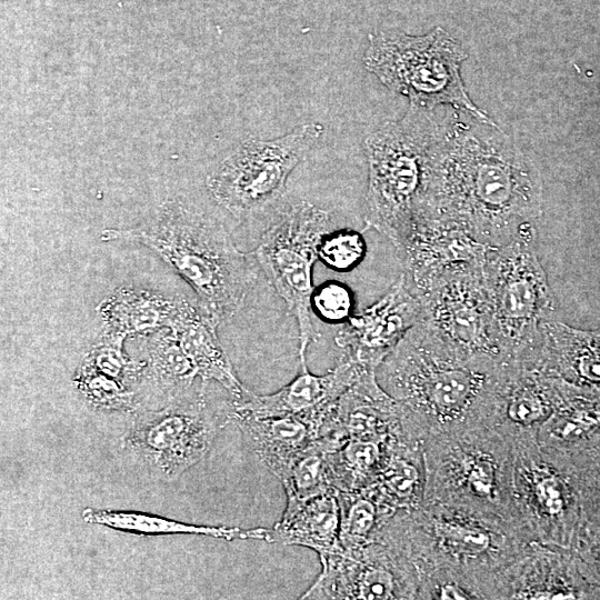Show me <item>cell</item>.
Segmentation results:
<instances>
[{"label": "cell", "instance_id": "obj_29", "mask_svg": "<svg viewBox=\"0 0 600 600\" xmlns=\"http://www.w3.org/2000/svg\"><path fill=\"white\" fill-rule=\"evenodd\" d=\"M340 509V543L352 553L373 542L398 512L368 486L359 490L337 491Z\"/></svg>", "mask_w": 600, "mask_h": 600}, {"label": "cell", "instance_id": "obj_8", "mask_svg": "<svg viewBox=\"0 0 600 600\" xmlns=\"http://www.w3.org/2000/svg\"><path fill=\"white\" fill-rule=\"evenodd\" d=\"M468 58L462 43L441 27L422 36L380 31L368 36L362 62L409 107L436 110L446 106L490 120L470 98L461 68Z\"/></svg>", "mask_w": 600, "mask_h": 600}, {"label": "cell", "instance_id": "obj_16", "mask_svg": "<svg viewBox=\"0 0 600 600\" xmlns=\"http://www.w3.org/2000/svg\"><path fill=\"white\" fill-rule=\"evenodd\" d=\"M422 319L421 301L401 273L380 299L343 323L334 342L342 350V357L366 370L377 371Z\"/></svg>", "mask_w": 600, "mask_h": 600}, {"label": "cell", "instance_id": "obj_7", "mask_svg": "<svg viewBox=\"0 0 600 600\" xmlns=\"http://www.w3.org/2000/svg\"><path fill=\"white\" fill-rule=\"evenodd\" d=\"M536 238L534 222L523 224L510 241L491 248L482 266L493 337L507 364L540 358L541 326L556 311Z\"/></svg>", "mask_w": 600, "mask_h": 600}, {"label": "cell", "instance_id": "obj_6", "mask_svg": "<svg viewBox=\"0 0 600 600\" xmlns=\"http://www.w3.org/2000/svg\"><path fill=\"white\" fill-rule=\"evenodd\" d=\"M422 503L453 506L520 528L512 501L513 448L494 429L482 427L433 438L422 446Z\"/></svg>", "mask_w": 600, "mask_h": 600}, {"label": "cell", "instance_id": "obj_37", "mask_svg": "<svg viewBox=\"0 0 600 600\" xmlns=\"http://www.w3.org/2000/svg\"><path fill=\"white\" fill-rule=\"evenodd\" d=\"M310 304L311 311L322 321L344 323L353 314L354 297L346 283L329 280L314 287Z\"/></svg>", "mask_w": 600, "mask_h": 600}, {"label": "cell", "instance_id": "obj_26", "mask_svg": "<svg viewBox=\"0 0 600 600\" xmlns=\"http://www.w3.org/2000/svg\"><path fill=\"white\" fill-rule=\"evenodd\" d=\"M176 307V297L133 286H123L96 307L102 322V334L126 340L150 336L168 328Z\"/></svg>", "mask_w": 600, "mask_h": 600}, {"label": "cell", "instance_id": "obj_36", "mask_svg": "<svg viewBox=\"0 0 600 600\" xmlns=\"http://www.w3.org/2000/svg\"><path fill=\"white\" fill-rule=\"evenodd\" d=\"M570 550L582 577L600 589V521L581 512Z\"/></svg>", "mask_w": 600, "mask_h": 600}, {"label": "cell", "instance_id": "obj_1", "mask_svg": "<svg viewBox=\"0 0 600 600\" xmlns=\"http://www.w3.org/2000/svg\"><path fill=\"white\" fill-rule=\"evenodd\" d=\"M542 203L539 168L494 120L453 108L440 116L420 211L449 217L499 247L534 222Z\"/></svg>", "mask_w": 600, "mask_h": 600}, {"label": "cell", "instance_id": "obj_22", "mask_svg": "<svg viewBox=\"0 0 600 600\" xmlns=\"http://www.w3.org/2000/svg\"><path fill=\"white\" fill-rule=\"evenodd\" d=\"M220 321L197 299L176 297V307L169 323L183 352L207 384L216 381L233 398H240L247 388L237 377L233 367L219 340L217 328Z\"/></svg>", "mask_w": 600, "mask_h": 600}, {"label": "cell", "instance_id": "obj_17", "mask_svg": "<svg viewBox=\"0 0 600 600\" xmlns=\"http://www.w3.org/2000/svg\"><path fill=\"white\" fill-rule=\"evenodd\" d=\"M494 599H600L577 568L570 549L532 541L497 576Z\"/></svg>", "mask_w": 600, "mask_h": 600}, {"label": "cell", "instance_id": "obj_34", "mask_svg": "<svg viewBox=\"0 0 600 600\" xmlns=\"http://www.w3.org/2000/svg\"><path fill=\"white\" fill-rule=\"evenodd\" d=\"M367 244L361 232L353 229L327 231L318 247V259L328 268L348 272L364 258Z\"/></svg>", "mask_w": 600, "mask_h": 600}, {"label": "cell", "instance_id": "obj_18", "mask_svg": "<svg viewBox=\"0 0 600 600\" xmlns=\"http://www.w3.org/2000/svg\"><path fill=\"white\" fill-rule=\"evenodd\" d=\"M366 370L341 356L336 367L323 374L311 373L307 362L287 386L270 394L250 390L226 406L230 422L241 417H282L326 412Z\"/></svg>", "mask_w": 600, "mask_h": 600}, {"label": "cell", "instance_id": "obj_12", "mask_svg": "<svg viewBox=\"0 0 600 600\" xmlns=\"http://www.w3.org/2000/svg\"><path fill=\"white\" fill-rule=\"evenodd\" d=\"M206 384L170 399L160 410L136 414L124 446L166 479L179 477L209 452L220 428L230 422L226 407L213 411Z\"/></svg>", "mask_w": 600, "mask_h": 600}, {"label": "cell", "instance_id": "obj_20", "mask_svg": "<svg viewBox=\"0 0 600 600\" xmlns=\"http://www.w3.org/2000/svg\"><path fill=\"white\" fill-rule=\"evenodd\" d=\"M327 434L362 441L404 437L398 403L376 371H364L338 399L326 421Z\"/></svg>", "mask_w": 600, "mask_h": 600}, {"label": "cell", "instance_id": "obj_38", "mask_svg": "<svg viewBox=\"0 0 600 600\" xmlns=\"http://www.w3.org/2000/svg\"><path fill=\"white\" fill-rule=\"evenodd\" d=\"M579 490L582 514L600 521V446L572 458Z\"/></svg>", "mask_w": 600, "mask_h": 600}, {"label": "cell", "instance_id": "obj_9", "mask_svg": "<svg viewBox=\"0 0 600 600\" xmlns=\"http://www.w3.org/2000/svg\"><path fill=\"white\" fill-rule=\"evenodd\" d=\"M329 213L309 202L294 204L261 237L253 257L297 322L299 362L320 334L311 319L312 269L322 236L329 231Z\"/></svg>", "mask_w": 600, "mask_h": 600}, {"label": "cell", "instance_id": "obj_15", "mask_svg": "<svg viewBox=\"0 0 600 600\" xmlns=\"http://www.w3.org/2000/svg\"><path fill=\"white\" fill-rule=\"evenodd\" d=\"M491 248L494 247L480 242L460 222L421 210L397 251L402 273L416 293L446 274L483 264Z\"/></svg>", "mask_w": 600, "mask_h": 600}, {"label": "cell", "instance_id": "obj_4", "mask_svg": "<svg viewBox=\"0 0 600 600\" xmlns=\"http://www.w3.org/2000/svg\"><path fill=\"white\" fill-rule=\"evenodd\" d=\"M100 238L152 250L220 323L240 310L257 280L254 257L240 251L222 224L176 200L163 203L148 221L106 229Z\"/></svg>", "mask_w": 600, "mask_h": 600}, {"label": "cell", "instance_id": "obj_30", "mask_svg": "<svg viewBox=\"0 0 600 600\" xmlns=\"http://www.w3.org/2000/svg\"><path fill=\"white\" fill-rule=\"evenodd\" d=\"M342 442L332 434L320 437L290 460L276 476L287 500L302 501L336 490L329 452Z\"/></svg>", "mask_w": 600, "mask_h": 600}, {"label": "cell", "instance_id": "obj_2", "mask_svg": "<svg viewBox=\"0 0 600 600\" xmlns=\"http://www.w3.org/2000/svg\"><path fill=\"white\" fill-rule=\"evenodd\" d=\"M509 366L461 350L422 319L376 374L398 403L406 439L422 447L437 437L490 428Z\"/></svg>", "mask_w": 600, "mask_h": 600}, {"label": "cell", "instance_id": "obj_24", "mask_svg": "<svg viewBox=\"0 0 600 600\" xmlns=\"http://www.w3.org/2000/svg\"><path fill=\"white\" fill-rule=\"evenodd\" d=\"M264 541L301 546L318 554L344 553L340 543V509L337 491L307 500H287L282 518L266 529Z\"/></svg>", "mask_w": 600, "mask_h": 600}, {"label": "cell", "instance_id": "obj_31", "mask_svg": "<svg viewBox=\"0 0 600 600\" xmlns=\"http://www.w3.org/2000/svg\"><path fill=\"white\" fill-rule=\"evenodd\" d=\"M146 376L169 400L193 391L198 371L169 328L148 339Z\"/></svg>", "mask_w": 600, "mask_h": 600}, {"label": "cell", "instance_id": "obj_35", "mask_svg": "<svg viewBox=\"0 0 600 600\" xmlns=\"http://www.w3.org/2000/svg\"><path fill=\"white\" fill-rule=\"evenodd\" d=\"M123 340L101 333L83 358L97 370L127 383L143 373L146 361H136L123 352Z\"/></svg>", "mask_w": 600, "mask_h": 600}, {"label": "cell", "instance_id": "obj_10", "mask_svg": "<svg viewBox=\"0 0 600 600\" xmlns=\"http://www.w3.org/2000/svg\"><path fill=\"white\" fill-rule=\"evenodd\" d=\"M323 132L321 123L311 121L273 139L243 141L208 176L211 196L234 217L272 206L283 196L291 172Z\"/></svg>", "mask_w": 600, "mask_h": 600}, {"label": "cell", "instance_id": "obj_5", "mask_svg": "<svg viewBox=\"0 0 600 600\" xmlns=\"http://www.w3.org/2000/svg\"><path fill=\"white\" fill-rule=\"evenodd\" d=\"M440 116L409 107L363 140L368 167L364 221L396 249L408 238L427 192L430 150Z\"/></svg>", "mask_w": 600, "mask_h": 600}, {"label": "cell", "instance_id": "obj_23", "mask_svg": "<svg viewBox=\"0 0 600 600\" xmlns=\"http://www.w3.org/2000/svg\"><path fill=\"white\" fill-rule=\"evenodd\" d=\"M333 408V407H332ZM326 412L282 417H241L237 423L259 460L277 476L300 451L323 436Z\"/></svg>", "mask_w": 600, "mask_h": 600}, {"label": "cell", "instance_id": "obj_11", "mask_svg": "<svg viewBox=\"0 0 600 600\" xmlns=\"http://www.w3.org/2000/svg\"><path fill=\"white\" fill-rule=\"evenodd\" d=\"M512 448L518 524L533 541L570 549L582 512L572 458L543 451L538 440Z\"/></svg>", "mask_w": 600, "mask_h": 600}, {"label": "cell", "instance_id": "obj_13", "mask_svg": "<svg viewBox=\"0 0 600 600\" xmlns=\"http://www.w3.org/2000/svg\"><path fill=\"white\" fill-rule=\"evenodd\" d=\"M319 557L321 572L300 599H418L414 569L380 540L352 553Z\"/></svg>", "mask_w": 600, "mask_h": 600}, {"label": "cell", "instance_id": "obj_32", "mask_svg": "<svg viewBox=\"0 0 600 600\" xmlns=\"http://www.w3.org/2000/svg\"><path fill=\"white\" fill-rule=\"evenodd\" d=\"M404 439V437L383 441L344 439L340 447L329 452L334 489L351 491L370 486L392 449Z\"/></svg>", "mask_w": 600, "mask_h": 600}, {"label": "cell", "instance_id": "obj_3", "mask_svg": "<svg viewBox=\"0 0 600 600\" xmlns=\"http://www.w3.org/2000/svg\"><path fill=\"white\" fill-rule=\"evenodd\" d=\"M379 539L413 567L419 586L434 571L450 570L472 580L482 599H494L498 573L533 541L512 522L441 503L399 510Z\"/></svg>", "mask_w": 600, "mask_h": 600}, {"label": "cell", "instance_id": "obj_14", "mask_svg": "<svg viewBox=\"0 0 600 600\" xmlns=\"http://www.w3.org/2000/svg\"><path fill=\"white\" fill-rule=\"evenodd\" d=\"M482 266L446 274L416 296L423 319L446 339L470 354L504 363L493 337Z\"/></svg>", "mask_w": 600, "mask_h": 600}, {"label": "cell", "instance_id": "obj_21", "mask_svg": "<svg viewBox=\"0 0 600 600\" xmlns=\"http://www.w3.org/2000/svg\"><path fill=\"white\" fill-rule=\"evenodd\" d=\"M540 448L573 458L600 446V389L558 380L552 413L538 432Z\"/></svg>", "mask_w": 600, "mask_h": 600}, {"label": "cell", "instance_id": "obj_33", "mask_svg": "<svg viewBox=\"0 0 600 600\" xmlns=\"http://www.w3.org/2000/svg\"><path fill=\"white\" fill-rule=\"evenodd\" d=\"M72 382L84 400L94 408L110 411L136 410V393L126 382L97 370L82 360L77 368Z\"/></svg>", "mask_w": 600, "mask_h": 600}, {"label": "cell", "instance_id": "obj_27", "mask_svg": "<svg viewBox=\"0 0 600 600\" xmlns=\"http://www.w3.org/2000/svg\"><path fill=\"white\" fill-rule=\"evenodd\" d=\"M82 518L91 524L136 534H197L234 540H264L267 528L240 529L238 527L198 526L132 510L87 508Z\"/></svg>", "mask_w": 600, "mask_h": 600}, {"label": "cell", "instance_id": "obj_19", "mask_svg": "<svg viewBox=\"0 0 600 600\" xmlns=\"http://www.w3.org/2000/svg\"><path fill=\"white\" fill-rule=\"evenodd\" d=\"M558 380L540 361L510 364L497 393L490 428L512 446L538 440L540 427L552 413Z\"/></svg>", "mask_w": 600, "mask_h": 600}, {"label": "cell", "instance_id": "obj_28", "mask_svg": "<svg viewBox=\"0 0 600 600\" xmlns=\"http://www.w3.org/2000/svg\"><path fill=\"white\" fill-rule=\"evenodd\" d=\"M426 483L422 447L401 440L370 484L379 497L397 511L418 508Z\"/></svg>", "mask_w": 600, "mask_h": 600}, {"label": "cell", "instance_id": "obj_25", "mask_svg": "<svg viewBox=\"0 0 600 600\" xmlns=\"http://www.w3.org/2000/svg\"><path fill=\"white\" fill-rule=\"evenodd\" d=\"M540 362L562 379L600 389V329L580 330L557 320L541 326Z\"/></svg>", "mask_w": 600, "mask_h": 600}]
</instances>
